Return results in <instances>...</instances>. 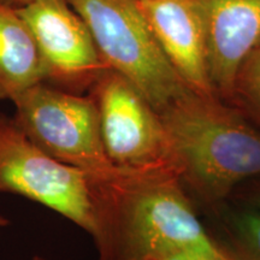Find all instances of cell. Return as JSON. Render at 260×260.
<instances>
[{
    "label": "cell",
    "instance_id": "cell-8",
    "mask_svg": "<svg viewBox=\"0 0 260 260\" xmlns=\"http://www.w3.org/2000/svg\"><path fill=\"white\" fill-rule=\"evenodd\" d=\"M203 19L210 79L229 102L241 64L260 46V0H194Z\"/></svg>",
    "mask_w": 260,
    "mask_h": 260
},
{
    "label": "cell",
    "instance_id": "cell-6",
    "mask_svg": "<svg viewBox=\"0 0 260 260\" xmlns=\"http://www.w3.org/2000/svg\"><path fill=\"white\" fill-rule=\"evenodd\" d=\"M88 94L98 107L106 154L117 169L176 170L160 117L134 84L105 69Z\"/></svg>",
    "mask_w": 260,
    "mask_h": 260
},
{
    "label": "cell",
    "instance_id": "cell-11",
    "mask_svg": "<svg viewBox=\"0 0 260 260\" xmlns=\"http://www.w3.org/2000/svg\"><path fill=\"white\" fill-rule=\"evenodd\" d=\"M214 242L225 260H260V211L236 213L226 239Z\"/></svg>",
    "mask_w": 260,
    "mask_h": 260
},
{
    "label": "cell",
    "instance_id": "cell-14",
    "mask_svg": "<svg viewBox=\"0 0 260 260\" xmlns=\"http://www.w3.org/2000/svg\"><path fill=\"white\" fill-rule=\"evenodd\" d=\"M248 200L251 201L252 209L260 211V186H255L252 188L251 193L248 194Z\"/></svg>",
    "mask_w": 260,
    "mask_h": 260
},
{
    "label": "cell",
    "instance_id": "cell-9",
    "mask_svg": "<svg viewBox=\"0 0 260 260\" xmlns=\"http://www.w3.org/2000/svg\"><path fill=\"white\" fill-rule=\"evenodd\" d=\"M158 44L195 92L217 95L210 79L206 34L194 0H138Z\"/></svg>",
    "mask_w": 260,
    "mask_h": 260
},
{
    "label": "cell",
    "instance_id": "cell-1",
    "mask_svg": "<svg viewBox=\"0 0 260 260\" xmlns=\"http://www.w3.org/2000/svg\"><path fill=\"white\" fill-rule=\"evenodd\" d=\"M99 260L219 254L198 219L175 169L125 171L99 182Z\"/></svg>",
    "mask_w": 260,
    "mask_h": 260
},
{
    "label": "cell",
    "instance_id": "cell-5",
    "mask_svg": "<svg viewBox=\"0 0 260 260\" xmlns=\"http://www.w3.org/2000/svg\"><path fill=\"white\" fill-rule=\"evenodd\" d=\"M12 118L38 147L98 182L118 171L107 157L99 113L89 94H76L41 82L15 99Z\"/></svg>",
    "mask_w": 260,
    "mask_h": 260
},
{
    "label": "cell",
    "instance_id": "cell-15",
    "mask_svg": "<svg viewBox=\"0 0 260 260\" xmlns=\"http://www.w3.org/2000/svg\"><path fill=\"white\" fill-rule=\"evenodd\" d=\"M31 2L32 0H0V3H2V4L9 5V6H11V8H15V9L22 8V6L27 5Z\"/></svg>",
    "mask_w": 260,
    "mask_h": 260
},
{
    "label": "cell",
    "instance_id": "cell-7",
    "mask_svg": "<svg viewBox=\"0 0 260 260\" xmlns=\"http://www.w3.org/2000/svg\"><path fill=\"white\" fill-rule=\"evenodd\" d=\"M17 11L37 40L46 83L83 94L109 69L88 27L68 0H32Z\"/></svg>",
    "mask_w": 260,
    "mask_h": 260
},
{
    "label": "cell",
    "instance_id": "cell-12",
    "mask_svg": "<svg viewBox=\"0 0 260 260\" xmlns=\"http://www.w3.org/2000/svg\"><path fill=\"white\" fill-rule=\"evenodd\" d=\"M260 128V46L246 58L235 77L228 102Z\"/></svg>",
    "mask_w": 260,
    "mask_h": 260
},
{
    "label": "cell",
    "instance_id": "cell-3",
    "mask_svg": "<svg viewBox=\"0 0 260 260\" xmlns=\"http://www.w3.org/2000/svg\"><path fill=\"white\" fill-rule=\"evenodd\" d=\"M88 27L109 69L124 76L155 111L186 90L149 28L138 0H68Z\"/></svg>",
    "mask_w": 260,
    "mask_h": 260
},
{
    "label": "cell",
    "instance_id": "cell-10",
    "mask_svg": "<svg viewBox=\"0 0 260 260\" xmlns=\"http://www.w3.org/2000/svg\"><path fill=\"white\" fill-rule=\"evenodd\" d=\"M46 81L34 35L17 9L0 3V100L15 99Z\"/></svg>",
    "mask_w": 260,
    "mask_h": 260
},
{
    "label": "cell",
    "instance_id": "cell-4",
    "mask_svg": "<svg viewBox=\"0 0 260 260\" xmlns=\"http://www.w3.org/2000/svg\"><path fill=\"white\" fill-rule=\"evenodd\" d=\"M0 193L21 195L48 207L103 239L99 182L38 147L12 117L0 113Z\"/></svg>",
    "mask_w": 260,
    "mask_h": 260
},
{
    "label": "cell",
    "instance_id": "cell-2",
    "mask_svg": "<svg viewBox=\"0 0 260 260\" xmlns=\"http://www.w3.org/2000/svg\"><path fill=\"white\" fill-rule=\"evenodd\" d=\"M181 181L219 203L260 177V129L218 95L188 89L158 112Z\"/></svg>",
    "mask_w": 260,
    "mask_h": 260
},
{
    "label": "cell",
    "instance_id": "cell-16",
    "mask_svg": "<svg viewBox=\"0 0 260 260\" xmlns=\"http://www.w3.org/2000/svg\"><path fill=\"white\" fill-rule=\"evenodd\" d=\"M8 225H9V220L4 218L3 216H0V229H2V228L8 226Z\"/></svg>",
    "mask_w": 260,
    "mask_h": 260
},
{
    "label": "cell",
    "instance_id": "cell-13",
    "mask_svg": "<svg viewBox=\"0 0 260 260\" xmlns=\"http://www.w3.org/2000/svg\"><path fill=\"white\" fill-rule=\"evenodd\" d=\"M149 260H225L222 254L217 255H204V254H195V255H184V256H171V258H159V259H149Z\"/></svg>",
    "mask_w": 260,
    "mask_h": 260
},
{
    "label": "cell",
    "instance_id": "cell-17",
    "mask_svg": "<svg viewBox=\"0 0 260 260\" xmlns=\"http://www.w3.org/2000/svg\"><path fill=\"white\" fill-rule=\"evenodd\" d=\"M32 260H47L46 258H42V256L40 255H35L34 258H32Z\"/></svg>",
    "mask_w": 260,
    "mask_h": 260
}]
</instances>
